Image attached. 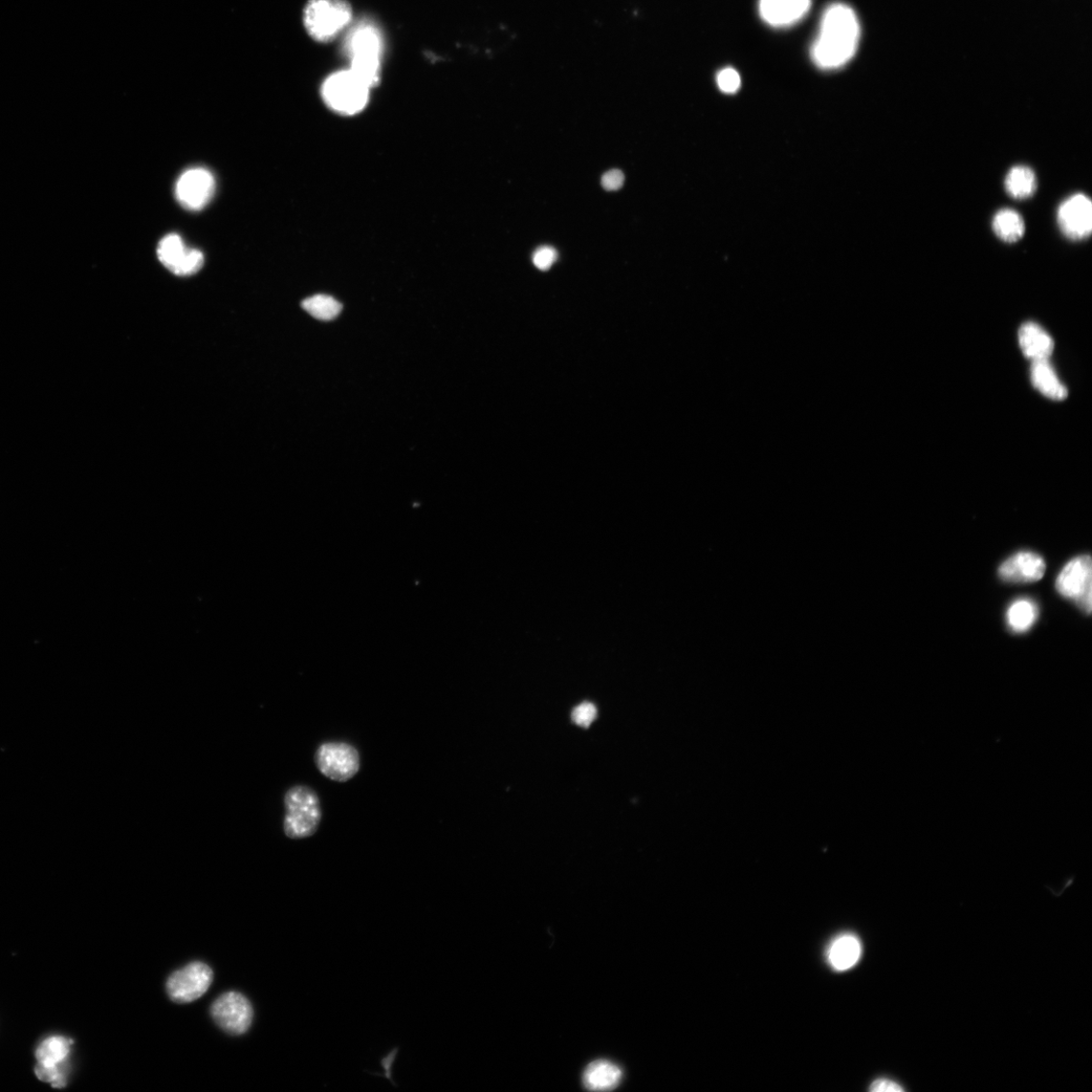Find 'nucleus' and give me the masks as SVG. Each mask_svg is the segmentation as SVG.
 <instances>
[{
  "label": "nucleus",
  "instance_id": "nucleus-1",
  "mask_svg": "<svg viewBox=\"0 0 1092 1092\" xmlns=\"http://www.w3.org/2000/svg\"><path fill=\"white\" fill-rule=\"evenodd\" d=\"M860 34L859 20L853 10L844 4L829 7L812 49L817 67L823 71L845 67L857 52Z\"/></svg>",
  "mask_w": 1092,
  "mask_h": 1092
},
{
  "label": "nucleus",
  "instance_id": "nucleus-2",
  "mask_svg": "<svg viewBox=\"0 0 1092 1092\" xmlns=\"http://www.w3.org/2000/svg\"><path fill=\"white\" fill-rule=\"evenodd\" d=\"M286 815L283 831L292 840L314 836L322 820L319 796L308 786H294L285 795Z\"/></svg>",
  "mask_w": 1092,
  "mask_h": 1092
},
{
  "label": "nucleus",
  "instance_id": "nucleus-3",
  "mask_svg": "<svg viewBox=\"0 0 1092 1092\" xmlns=\"http://www.w3.org/2000/svg\"><path fill=\"white\" fill-rule=\"evenodd\" d=\"M351 71L371 89L380 81L383 41L379 30L371 24H360L347 40Z\"/></svg>",
  "mask_w": 1092,
  "mask_h": 1092
},
{
  "label": "nucleus",
  "instance_id": "nucleus-4",
  "mask_svg": "<svg viewBox=\"0 0 1092 1092\" xmlns=\"http://www.w3.org/2000/svg\"><path fill=\"white\" fill-rule=\"evenodd\" d=\"M353 18V10L345 0H311L303 11V25L316 41L336 38Z\"/></svg>",
  "mask_w": 1092,
  "mask_h": 1092
},
{
  "label": "nucleus",
  "instance_id": "nucleus-5",
  "mask_svg": "<svg viewBox=\"0 0 1092 1092\" xmlns=\"http://www.w3.org/2000/svg\"><path fill=\"white\" fill-rule=\"evenodd\" d=\"M370 87L351 70L339 72L327 78L322 95L333 111L355 115L362 111L368 101Z\"/></svg>",
  "mask_w": 1092,
  "mask_h": 1092
},
{
  "label": "nucleus",
  "instance_id": "nucleus-6",
  "mask_svg": "<svg viewBox=\"0 0 1092 1092\" xmlns=\"http://www.w3.org/2000/svg\"><path fill=\"white\" fill-rule=\"evenodd\" d=\"M315 762L322 775L335 782H347L360 769L359 751L346 742H324L316 752Z\"/></svg>",
  "mask_w": 1092,
  "mask_h": 1092
},
{
  "label": "nucleus",
  "instance_id": "nucleus-7",
  "mask_svg": "<svg viewBox=\"0 0 1092 1092\" xmlns=\"http://www.w3.org/2000/svg\"><path fill=\"white\" fill-rule=\"evenodd\" d=\"M1091 559L1081 556L1070 560L1056 581L1057 591L1065 598L1074 600L1089 615L1091 613Z\"/></svg>",
  "mask_w": 1092,
  "mask_h": 1092
},
{
  "label": "nucleus",
  "instance_id": "nucleus-8",
  "mask_svg": "<svg viewBox=\"0 0 1092 1092\" xmlns=\"http://www.w3.org/2000/svg\"><path fill=\"white\" fill-rule=\"evenodd\" d=\"M212 982V969L205 963H192L169 977L166 990L173 1001L188 1003L202 997Z\"/></svg>",
  "mask_w": 1092,
  "mask_h": 1092
},
{
  "label": "nucleus",
  "instance_id": "nucleus-9",
  "mask_svg": "<svg viewBox=\"0 0 1092 1092\" xmlns=\"http://www.w3.org/2000/svg\"><path fill=\"white\" fill-rule=\"evenodd\" d=\"M212 1016L221 1028L232 1035H243L250 1028L253 1010L249 1000L238 992H227L213 1004Z\"/></svg>",
  "mask_w": 1092,
  "mask_h": 1092
},
{
  "label": "nucleus",
  "instance_id": "nucleus-10",
  "mask_svg": "<svg viewBox=\"0 0 1092 1092\" xmlns=\"http://www.w3.org/2000/svg\"><path fill=\"white\" fill-rule=\"evenodd\" d=\"M1057 221L1062 233L1075 242L1087 238L1092 231V204L1088 196L1077 193L1059 207Z\"/></svg>",
  "mask_w": 1092,
  "mask_h": 1092
},
{
  "label": "nucleus",
  "instance_id": "nucleus-11",
  "mask_svg": "<svg viewBox=\"0 0 1092 1092\" xmlns=\"http://www.w3.org/2000/svg\"><path fill=\"white\" fill-rule=\"evenodd\" d=\"M215 188V179L209 170L192 168L182 174L176 187V194L179 203L185 209L200 211L213 198Z\"/></svg>",
  "mask_w": 1092,
  "mask_h": 1092
},
{
  "label": "nucleus",
  "instance_id": "nucleus-12",
  "mask_svg": "<svg viewBox=\"0 0 1092 1092\" xmlns=\"http://www.w3.org/2000/svg\"><path fill=\"white\" fill-rule=\"evenodd\" d=\"M158 255L161 264L177 275H191L198 273L204 265L201 251L185 246L179 235L164 237L159 244Z\"/></svg>",
  "mask_w": 1092,
  "mask_h": 1092
},
{
  "label": "nucleus",
  "instance_id": "nucleus-13",
  "mask_svg": "<svg viewBox=\"0 0 1092 1092\" xmlns=\"http://www.w3.org/2000/svg\"><path fill=\"white\" fill-rule=\"evenodd\" d=\"M812 0H760V14L775 28L792 26L810 11Z\"/></svg>",
  "mask_w": 1092,
  "mask_h": 1092
},
{
  "label": "nucleus",
  "instance_id": "nucleus-14",
  "mask_svg": "<svg viewBox=\"0 0 1092 1092\" xmlns=\"http://www.w3.org/2000/svg\"><path fill=\"white\" fill-rule=\"evenodd\" d=\"M1045 571L1046 563L1040 556L1021 552L1004 561L999 567L998 574L1007 582L1033 583L1040 581Z\"/></svg>",
  "mask_w": 1092,
  "mask_h": 1092
},
{
  "label": "nucleus",
  "instance_id": "nucleus-15",
  "mask_svg": "<svg viewBox=\"0 0 1092 1092\" xmlns=\"http://www.w3.org/2000/svg\"><path fill=\"white\" fill-rule=\"evenodd\" d=\"M1019 340L1025 358L1033 361L1048 360L1053 353V339L1035 323H1025L1020 327Z\"/></svg>",
  "mask_w": 1092,
  "mask_h": 1092
},
{
  "label": "nucleus",
  "instance_id": "nucleus-16",
  "mask_svg": "<svg viewBox=\"0 0 1092 1092\" xmlns=\"http://www.w3.org/2000/svg\"><path fill=\"white\" fill-rule=\"evenodd\" d=\"M862 955V945L853 934H843L835 938L827 950L829 964L837 971L854 967Z\"/></svg>",
  "mask_w": 1092,
  "mask_h": 1092
},
{
  "label": "nucleus",
  "instance_id": "nucleus-17",
  "mask_svg": "<svg viewBox=\"0 0 1092 1092\" xmlns=\"http://www.w3.org/2000/svg\"><path fill=\"white\" fill-rule=\"evenodd\" d=\"M621 1079L620 1067L607 1060L592 1062L586 1068L583 1076L585 1087L592 1091L614 1090L620 1084Z\"/></svg>",
  "mask_w": 1092,
  "mask_h": 1092
},
{
  "label": "nucleus",
  "instance_id": "nucleus-18",
  "mask_svg": "<svg viewBox=\"0 0 1092 1092\" xmlns=\"http://www.w3.org/2000/svg\"><path fill=\"white\" fill-rule=\"evenodd\" d=\"M1031 377L1034 387L1047 398L1054 401L1066 399L1067 389L1048 360L1033 361Z\"/></svg>",
  "mask_w": 1092,
  "mask_h": 1092
},
{
  "label": "nucleus",
  "instance_id": "nucleus-19",
  "mask_svg": "<svg viewBox=\"0 0 1092 1092\" xmlns=\"http://www.w3.org/2000/svg\"><path fill=\"white\" fill-rule=\"evenodd\" d=\"M1008 193L1016 200L1030 198L1037 189V179L1034 171L1026 166L1013 167L1004 182Z\"/></svg>",
  "mask_w": 1092,
  "mask_h": 1092
},
{
  "label": "nucleus",
  "instance_id": "nucleus-20",
  "mask_svg": "<svg viewBox=\"0 0 1092 1092\" xmlns=\"http://www.w3.org/2000/svg\"><path fill=\"white\" fill-rule=\"evenodd\" d=\"M992 229L1002 242L1014 244L1023 236L1025 228L1022 217L1018 212L1003 209L994 216Z\"/></svg>",
  "mask_w": 1092,
  "mask_h": 1092
},
{
  "label": "nucleus",
  "instance_id": "nucleus-21",
  "mask_svg": "<svg viewBox=\"0 0 1092 1092\" xmlns=\"http://www.w3.org/2000/svg\"><path fill=\"white\" fill-rule=\"evenodd\" d=\"M72 1041L64 1037H50L43 1041L36 1051L38 1063L43 1065L63 1064L71 1053Z\"/></svg>",
  "mask_w": 1092,
  "mask_h": 1092
},
{
  "label": "nucleus",
  "instance_id": "nucleus-22",
  "mask_svg": "<svg viewBox=\"0 0 1092 1092\" xmlns=\"http://www.w3.org/2000/svg\"><path fill=\"white\" fill-rule=\"evenodd\" d=\"M1038 617L1036 604L1028 599L1014 602L1008 610L1007 618L1009 625L1016 632L1029 630Z\"/></svg>",
  "mask_w": 1092,
  "mask_h": 1092
},
{
  "label": "nucleus",
  "instance_id": "nucleus-23",
  "mask_svg": "<svg viewBox=\"0 0 1092 1092\" xmlns=\"http://www.w3.org/2000/svg\"><path fill=\"white\" fill-rule=\"evenodd\" d=\"M302 309L320 321H332L342 311V304L334 298L327 295H316L305 299Z\"/></svg>",
  "mask_w": 1092,
  "mask_h": 1092
},
{
  "label": "nucleus",
  "instance_id": "nucleus-24",
  "mask_svg": "<svg viewBox=\"0 0 1092 1092\" xmlns=\"http://www.w3.org/2000/svg\"><path fill=\"white\" fill-rule=\"evenodd\" d=\"M35 1073L39 1079L50 1083L55 1088H62L67 1085V1076H65L62 1064L43 1065L38 1063Z\"/></svg>",
  "mask_w": 1092,
  "mask_h": 1092
},
{
  "label": "nucleus",
  "instance_id": "nucleus-25",
  "mask_svg": "<svg viewBox=\"0 0 1092 1092\" xmlns=\"http://www.w3.org/2000/svg\"><path fill=\"white\" fill-rule=\"evenodd\" d=\"M597 708L592 704H582L573 711V720L577 726L588 728L592 725L597 717Z\"/></svg>",
  "mask_w": 1092,
  "mask_h": 1092
},
{
  "label": "nucleus",
  "instance_id": "nucleus-26",
  "mask_svg": "<svg viewBox=\"0 0 1092 1092\" xmlns=\"http://www.w3.org/2000/svg\"><path fill=\"white\" fill-rule=\"evenodd\" d=\"M719 89L726 94H734L740 86V77L733 69H726L717 75Z\"/></svg>",
  "mask_w": 1092,
  "mask_h": 1092
},
{
  "label": "nucleus",
  "instance_id": "nucleus-27",
  "mask_svg": "<svg viewBox=\"0 0 1092 1092\" xmlns=\"http://www.w3.org/2000/svg\"><path fill=\"white\" fill-rule=\"evenodd\" d=\"M558 258V252L551 246H542L538 248L533 254V264L541 271H548L552 268Z\"/></svg>",
  "mask_w": 1092,
  "mask_h": 1092
},
{
  "label": "nucleus",
  "instance_id": "nucleus-28",
  "mask_svg": "<svg viewBox=\"0 0 1092 1092\" xmlns=\"http://www.w3.org/2000/svg\"><path fill=\"white\" fill-rule=\"evenodd\" d=\"M399 1053H400V1047L392 1048V1049L387 1055H385L384 1057H382L380 1059V1064L384 1068L385 1073L383 1075L377 1074V1073L370 1074V1075H373V1076L381 1078H385V1079L390 1081V1083L392 1085H394L395 1087H398V1084H396L394 1079H392V1065H394Z\"/></svg>",
  "mask_w": 1092,
  "mask_h": 1092
},
{
  "label": "nucleus",
  "instance_id": "nucleus-29",
  "mask_svg": "<svg viewBox=\"0 0 1092 1092\" xmlns=\"http://www.w3.org/2000/svg\"><path fill=\"white\" fill-rule=\"evenodd\" d=\"M601 184L608 191L618 190L624 184V174L618 169L610 170L602 177Z\"/></svg>",
  "mask_w": 1092,
  "mask_h": 1092
},
{
  "label": "nucleus",
  "instance_id": "nucleus-30",
  "mask_svg": "<svg viewBox=\"0 0 1092 1092\" xmlns=\"http://www.w3.org/2000/svg\"><path fill=\"white\" fill-rule=\"evenodd\" d=\"M870 1090L872 1092H903L905 1088L898 1082L887 1078H880L871 1084Z\"/></svg>",
  "mask_w": 1092,
  "mask_h": 1092
}]
</instances>
